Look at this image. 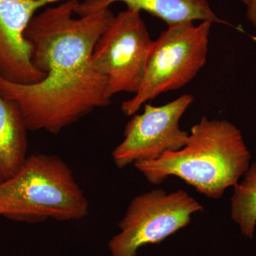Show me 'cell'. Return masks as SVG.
Listing matches in <instances>:
<instances>
[{
    "instance_id": "6da1fadb",
    "label": "cell",
    "mask_w": 256,
    "mask_h": 256,
    "mask_svg": "<svg viewBox=\"0 0 256 256\" xmlns=\"http://www.w3.org/2000/svg\"><path fill=\"white\" fill-rule=\"evenodd\" d=\"M78 0H66L35 14L24 36L32 64L46 74L21 84L0 76V94L16 102L30 131L58 134L111 102L106 79L92 63L94 46L114 18L110 9L74 18Z\"/></svg>"
},
{
    "instance_id": "8fae6325",
    "label": "cell",
    "mask_w": 256,
    "mask_h": 256,
    "mask_svg": "<svg viewBox=\"0 0 256 256\" xmlns=\"http://www.w3.org/2000/svg\"><path fill=\"white\" fill-rule=\"evenodd\" d=\"M234 188L232 218L244 236L252 239L256 227V162L250 164L244 180Z\"/></svg>"
},
{
    "instance_id": "30bf717a",
    "label": "cell",
    "mask_w": 256,
    "mask_h": 256,
    "mask_svg": "<svg viewBox=\"0 0 256 256\" xmlns=\"http://www.w3.org/2000/svg\"><path fill=\"white\" fill-rule=\"evenodd\" d=\"M28 131L16 102L0 94V183L16 174L26 161Z\"/></svg>"
},
{
    "instance_id": "ba28073f",
    "label": "cell",
    "mask_w": 256,
    "mask_h": 256,
    "mask_svg": "<svg viewBox=\"0 0 256 256\" xmlns=\"http://www.w3.org/2000/svg\"><path fill=\"white\" fill-rule=\"evenodd\" d=\"M60 0H0V76L8 82L34 84L46 77L32 64V47L24 36L38 10Z\"/></svg>"
},
{
    "instance_id": "7a4b0ae2",
    "label": "cell",
    "mask_w": 256,
    "mask_h": 256,
    "mask_svg": "<svg viewBox=\"0 0 256 256\" xmlns=\"http://www.w3.org/2000/svg\"><path fill=\"white\" fill-rule=\"evenodd\" d=\"M250 152L236 126L226 120L203 117L191 129L186 146L134 168L153 184L170 176L182 178L197 192L218 200L236 186L250 165Z\"/></svg>"
},
{
    "instance_id": "277c9868",
    "label": "cell",
    "mask_w": 256,
    "mask_h": 256,
    "mask_svg": "<svg viewBox=\"0 0 256 256\" xmlns=\"http://www.w3.org/2000/svg\"><path fill=\"white\" fill-rule=\"evenodd\" d=\"M212 24L188 22L162 32L153 43L140 86L121 106L126 116L137 114L148 101L181 88L196 76L206 62Z\"/></svg>"
},
{
    "instance_id": "5b68a950",
    "label": "cell",
    "mask_w": 256,
    "mask_h": 256,
    "mask_svg": "<svg viewBox=\"0 0 256 256\" xmlns=\"http://www.w3.org/2000/svg\"><path fill=\"white\" fill-rule=\"evenodd\" d=\"M204 207L184 190H152L134 197L108 242L112 256H138L140 248L159 244L191 223Z\"/></svg>"
},
{
    "instance_id": "8992f818",
    "label": "cell",
    "mask_w": 256,
    "mask_h": 256,
    "mask_svg": "<svg viewBox=\"0 0 256 256\" xmlns=\"http://www.w3.org/2000/svg\"><path fill=\"white\" fill-rule=\"evenodd\" d=\"M140 12L127 8L114 16L92 50V65L105 77L111 98L136 94L142 82L154 41Z\"/></svg>"
},
{
    "instance_id": "4fadbf2b",
    "label": "cell",
    "mask_w": 256,
    "mask_h": 256,
    "mask_svg": "<svg viewBox=\"0 0 256 256\" xmlns=\"http://www.w3.org/2000/svg\"><path fill=\"white\" fill-rule=\"evenodd\" d=\"M240 1H242V2H244V4L246 5V6H248V5L249 4V3L250 2V0H240Z\"/></svg>"
},
{
    "instance_id": "52a82bcc",
    "label": "cell",
    "mask_w": 256,
    "mask_h": 256,
    "mask_svg": "<svg viewBox=\"0 0 256 256\" xmlns=\"http://www.w3.org/2000/svg\"><path fill=\"white\" fill-rule=\"evenodd\" d=\"M194 100L193 96L184 94L165 105L144 104L142 114H133L126 124L124 140L112 152L116 166L122 169L156 160L186 146L190 134L181 130L180 121Z\"/></svg>"
},
{
    "instance_id": "7c38bea8",
    "label": "cell",
    "mask_w": 256,
    "mask_h": 256,
    "mask_svg": "<svg viewBox=\"0 0 256 256\" xmlns=\"http://www.w3.org/2000/svg\"><path fill=\"white\" fill-rule=\"evenodd\" d=\"M247 18L250 22L256 28V0H250L247 6Z\"/></svg>"
},
{
    "instance_id": "9c48e42d",
    "label": "cell",
    "mask_w": 256,
    "mask_h": 256,
    "mask_svg": "<svg viewBox=\"0 0 256 256\" xmlns=\"http://www.w3.org/2000/svg\"><path fill=\"white\" fill-rule=\"evenodd\" d=\"M117 2L124 3L128 9L146 11L161 18L168 26L194 21L227 24L214 12L207 0H84L78 3L74 13L88 16L109 9Z\"/></svg>"
},
{
    "instance_id": "3957f363",
    "label": "cell",
    "mask_w": 256,
    "mask_h": 256,
    "mask_svg": "<svg viewBox=\"0 0 256 256\" xmlns=\"http://www.w3.org/2000/svg\"><path fill=\"white\" fill-rule=\"evenodd\" d=\"M89 203L68 164L54 154L28 156L12 178L0 183V216L23 223L86 218Z\"/></svg>"
}]
</instances>
